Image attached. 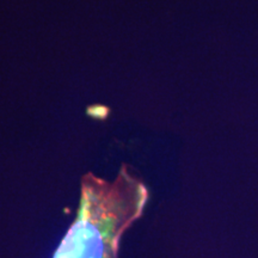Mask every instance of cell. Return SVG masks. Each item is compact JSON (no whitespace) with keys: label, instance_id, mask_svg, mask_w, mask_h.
I'll use <instances>...</instances> for the list:
<instances>
[{"label":"cell","instance_id":"1","mask_svg":"<svg viewBox=\"0 0 258 258\" xmlns=\"http://www.w3.org/2000/svg\"><path fill=\"white\" fill-rule=\"evenodd\" d=\"M147 186L123 164L112 180L83 177L77 217L53 258H120L123 235L143 217Z\"/></svg>","mask_w":258,"mask_h":258}]
</instances>
